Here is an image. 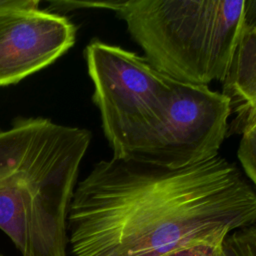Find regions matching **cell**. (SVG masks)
Returning <instances> with one entry per match:
<instances>
[{"instance_id": "cell-1", "label": "cell", "mask_w": 256, "mask_h": 256, "mask_svg": "<svg viewBox=\"0 0 256 256\" xmlns=\"http://www.w3.org/2000/svg\"><path fill=\"white\" fill-rule=\"evenodd\" d=\"M255 221L256 190L220 155L178 169L112 157L76 185L67 232L73 256H163Z\"/></svg>"}, {"instance_id": "cell-2", "label": "cell", "mask_w": 256, "mask_h": 256, "mask_svg": "<svg viewBox=\"0 0 256 256\" xmlns=\"http://www.w3.org/2000/svg\"><path fill=\"white\" fill-rule=\"evenodd\" d=\"M87 129L42 117L0 131V230L21 256H67V217Z\"/></svg>"}, {"instance_id": "cell-3", "label": "cell", "mask_w": 256, "mask_h": 256, "mask_svg": "<svg viewBox=\"0 0 256 256\" xmlns=\"http://www.w3.org/2000/svg\"><path fill=\"white\" fill-rule=\"evenodd\" d=\"M144 57L180 82L224 81L246 23V0L108 1Z\"/></svg>"}, {"instance_id": "cell-4", "label": "cell", "mask_w": 256, "mask_h": 256, "mask_svg": "<svg viewBox=\"0 0 256 256\" xmlns=\"http://www.w3.org/2000/svg\"><path fill=\"white\" fill-rule=\"evenodd\" d=\"M85 58L112 157L127 158L161 119L176 80L144 56L96 39L87 45Z\"/></svg>"}, {"instance_id": "cell-5", "label": "cell", "mask_w": 256, "mask_h": 256, "mask_svg": "<svg viewBox=\"0 0 256 256\" xmlns=\"http://www.w3.org/2000/svg\"><path fill=\"white\" fill-rule=\"evenodd\" d=\"M230 117V102L222 92L176 80L161 119L127 158L172 169L208 161L219 155Z\"/></svg>"}, {"instance_id": "cell-6", "label": "cell", "mask_w": 256, "mask_h": 256, "mask_svg": "<svg viewBox=\"0 0 256 256\" xmlns=\"http://www.w3.org/2000/svg\"><path fill=\"white\" fill-rule=\"evenodd\" d=\"M75 39V25L56 13L25 8L0 14V86L50 65Z\"/></svg>"}, {"instance_id": "cell-7", "label": "cell", "mask_w": 256, "mask_h": 256, "mask_svg": "<svg viewBox=\"0 0 256 256\" xmlns=\"http://www.w3.org/2000/svg\"><path fill=\"white\" fill-rule=\"evenodd\" d=\"M222 93L231 109L228 136L243 135L256 126V20L246 22L237 43Z\"/></svg>"}, {"instance_id": "cell-8", "label": "cell", "mask_w": 256, "mask_h": 256, "mask_svg": "<svg viewBox=\"0 0 256 256\" xmlns=\"http://www.w3.org/2000/svg\"><path fill=\"white\" fill-rule=\"evenodd\" d=\"M223 256H256V221L225 238Z\"/></svg>"}, {"instance_id": "cell-9", "label": "cell", "mask_w": 256, "mask_h": 256, "mask_svg": "<svg viewBox=\"0 0 256 256\" xmlns=\"http://www.w3.org/2000/svg\"><path fill=\"white\" fill-rule=\"evenodd\" d=\"M237 157L243 172L256 189V126L241 136Z\"/></svg>"}, {"instance_id": "cell-10", "label": "cell", "mask_w": 256, "mask_h": 256, "mask_svg": "<svg viewBox=\"0 0 256 256\" xmlns=\"http://www.w3.org/2000/svg\"><path fill=\"white\" fill-rule=\"evenodd\" d=\"M223 242H200L173 250L163 256H223Z\"/></svg>"}, {"instance_id": "cell-11", "label": "cell", "mask_w": 256, "mask_h": 256, "mask_svg": "<svg viewBox=\"0 0 256 256\" xmlns=\"http://www.w3.org/2000/svg\"><path fill=\"white\" fill-rule=\"evenodd\" d=\"M39 1L35 0H0V14L25 8H38Z\"/></svg>"}, {"instance_id": "cell-12", "label": "cell", "mask_w": 256, "mask_h": 256, "mask_svg": "<svg viewBox=\"0 0 256 256\" xmlns=\"http://www.w3.org/2000/svg\"><path fill=\"white\" fill-rule=\"evenodd\" d=\"M246 22L256 20V0H246Z\"/></svg>"}, {"instance_id": "cell-13", "label": "cell", "mask_w": 256, "mask_h": 256, "mask_svg": "<svg viewBox=\"0 0 256 256\" xmlns=\"http://www.w3.org/2000/svg\"><path fill=\"white\" fill-rule=\"evenodd\" d=\"M0 256H4V255H3V254L0 252Z\"/></svg>"}]
</instances>
